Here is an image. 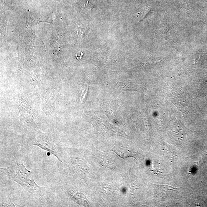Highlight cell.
Masks as SVG:
<instances>
[{"label": "cell", "mask_w": 207, "mask_h": 207, "mask_svg": "<svg viewBox=\"0 0 207 207\" xmlns=\"http://www.w3.org/2000/svg\"><path fill=\"white\" fill-rule=\"evenodd\" d=\"M1 169L5 172L9 179L19 184L30 194L39 197L45 194V188L35 182L32 172L27 169L21 161H15L9 166Z\"/></svg>", "instance_id": "6da1fadb"}, {"label": "cell", "mask_w": 207, "mask_h": 207, "mask_svg": "<svg viewBox=\"0 0 207 207\" xmlns=\"http://www.w3.org/2000/svg\"><path fill=\"white\" fill-rule=\"evenodd\" d=\"M30 145L38 146L55 156L60 162H62L60 141L54 137L47 133H41L31 140Z\"/></svg>", "instance_id": "7a4b0ae2"}, {"label": "cell", "mask_w": 207, "mask_h": 207, "mask_svg": "<svg viewBox=\"0 0 207 207\" xmlns=\"http://www.w3.org/2000/svg\"><path fill=\"white\" fill-rule=\"evenodd\" d=\"M136 84L132 81H127L121 86L122 88L124 90H135L137 88Z\"/></svg>", "instance_id": "3957f363"}, {"label": "cell", "mask_w": 207, "mask_h": 207, "mask_svg": "<svg viewBox=\"0 0 207 207\" xmlns=\"http://www.w3.org/2000/svg\"><path fill=\"white\" fill-rule=\"evenodd\" d=\"M83 92H82V95H81V101L83 102L85 98L86 97L87 94V92L88 91V86H85L84 88H83Z\"/></svg>", "instance_id": "277c9868"}]
</instances>
